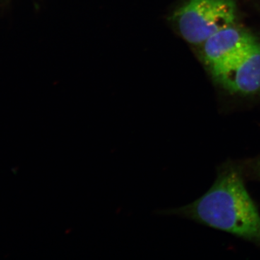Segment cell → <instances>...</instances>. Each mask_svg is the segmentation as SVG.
I'll return each mask as SVG.
<instances>
[{
	"label": "cell",
	"mask_w": 260,
	"mask_h": 260,
	"mask_svg": "<svg viewBox=\"0 0 260 260\" xmlns=\"http://www.w3.org/2000/svg\"><path fill=\"white\" fill-rule=\"evenodd\" d=\"M237 13L234 0H184L169 21L186 42L202 45L215 32L234 25Z\"/></svg>",
	"instance_id": "7a4b0ae2"
},
{
	"label": "cell",
	"mask_w": 260,
	"mask_h": 260,
	"mask_svg": "<svg viewBox=\"0 0 260 260\" xmlns=\"http://www.w3.org/2000/svg\"><path fill=\"white\" fill-rule=\"evenodd\" d=\"M214 79L229 95L251 98L260 94V44L210 69Z\"/></svg>",
	"instance_id": "3957f363"
},
{
	"label": "cell",
	"mask_w": 260,
	"mask_h": 260,
	"mask_svg": "<svg viewBox=\"0 0 260 260\" xmlns=\"http://www.w3.org/2000/svg\"><path fill=\"white\" fill-rule=\"evenodd\" d=\"M239 161L246 179L260 182V155Z\"/></svg>",
	"instance_id": "5b68a950"
},
{
	"label": "cell",
	"mask_w": 260,
	"mask_h": 260,
	"mask_svg": "<svg viewBox=\"0 0 260 260\" xmlns=\"http://www.w3.org/2000/svg\"><path fill=\"white\" fill-rule=\"evenodd\" d=\"M9 1H10V0H1L2 3H5V4H6V3Z\"/></svg>",
	"instance_id": "8992f818"
},
{
	"label": "cell",
	"mask_w": 260,
	"mask_h": 260,
	"mask_svg": "<svg viewBox=\"0 0 260 260\" xmlns=\"http://www.w3.org/2000/svg\"><path fill=\"white\" fill-rule=\"evenodd\" d=\"M239 160H228L217 169L213 185L193 203L164 210L260 247V212L246 186Z\"/></svg>",
	"instance_id": "6da1fadb"
},
{
	"label": "cell",
	"mask_w": 260,
	"mask_h": 260,
	"mask_svg": "<svg viewBox=\"0 0 260 260\" xmlns=\"http://www.w3.org/2000/svg\"><path fill=\"white\" fill-rule=\"evenodd\" d=\"M256 42L249 32L232 25L215 32L202 44V57L211 69L245 52Z\"/></svg>",
	"instance_id": "277c9868"
}]
</instances>
